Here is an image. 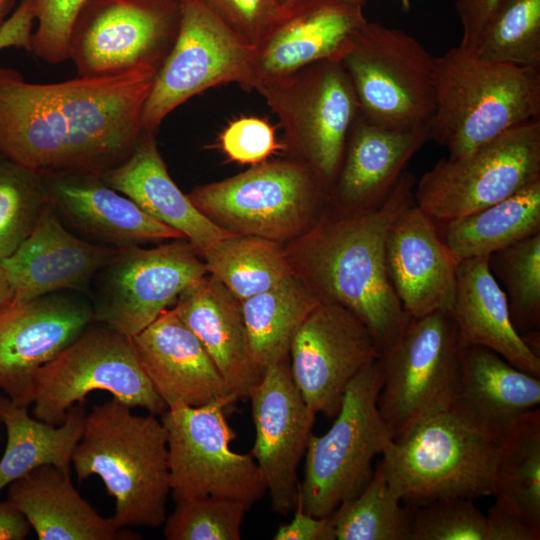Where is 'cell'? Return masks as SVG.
<instances>
[{"mask_svg":"<svg viewBox=\"0 0 540 540\" xmlns=\"http://www.w3.org/2000/svg\"><path fill=\"white\" fill-rule=\"evenodd\" d=\"M366 22L362 6L347 0H299L285 7L281 18L254 46L253 89L321 60L340 61Z\"/></svg>","mask_w":540,"mask_h":540,"instance_id":"obj_20","label":"cell"},{"mask_svg":"<svg viewBox=\"0 0 540 540\" xmlns=\"http://www.w3.org/2000/svg\"><path fill=\"white\" fill-rule=\"evenodd\" d=\"M1 427H2V422H1V418H0V441H1Z\"/></svg>","mask_w":540,"mask_h":540,"instance_id":"obj_54","label":"cell"},{"mask_svg":"<svg viewBox=\"0 0 540 540\" xmlns=\"http://www.w3.org/2000/svg\"><path fill=\"white\" fill-rule=\"evenodd\" d=\"M16 0H0V29L12 14Z\"/></svg>","mask_w":540,"mask_h":540,"instance_id":"obj_51","label":"cell"},{"mask_svg":"<svg viewBox=\"0 0 540 540\" xmlns=\"http://www.w3.org/2000/svg\"><path fill=\"white\" fill-rule=\"evenodd\" d=\"M540 180V119L515 127L458 159L444 157L414 188L436 221L470 215Z\"/></svg>","mask_w":540,"mask_h":540,"instance_id":"obj_12","label":"cell"},{"mask_svg":"<svg viewBox=\"0 0 540 540\" xmlns=\"http://www.w3.org/2000/svg\"><path fill=\"white\" fill-rule=\"evenodd\" d=\"M130 338L143 371L168 408L238 401L174 307Z\"/></svg>","mask_w":540,"mask_h":540,"instance_id":"obj_23","label":"cell"},{"mask_svg":"<svg viewBox=\"0 0 540 540\" xmlns=\"http://www.w3.org/2000/svg\"><path fill=\"white\" fill-rule=\"evenodd\" d=\"M202 256L208 273L240 301L296 272L277 242L254 236L234 234L212 245Z\"/></svg>","mask_w":540,"mask_h":540,"instance_id":"obj_35","label":"cell"},{"mask_svg":"<svg viewBox=\"0 0 540 540\" xmlns=\"http://www.w3.org/2000/svg\"><path fill=\"white\" fill-rule=\"evenodd\" d=\"M540 119V69L483 60L460 46L436 58L430 140L458 159Z\"/></svg>","mask_w":540,"mask_h":540,"instance_id":"obj_4","label":"cell"},{"mask_svg":"<svg viewBox=\"0 0 540 540\" xmlns=\"http://www.w3.org/2000/svg\"><path fill=\"white\" fill-rule=\"evenodd\" d=\"M258 91L279 115L301 162L331 188L359 113L353 86L341 63L318 61Z\"/></svg>","mask_w":540,"mask_h":540,"instance_id":"obj_14","label":"cell"},{"mask_svg":"<svg viewBox=\"0 0 540 540\" xmlns=\"http://www.w3.org/2000/svg\"><path fill=\"white\" fill-rule=\"evenodd\" d=\"M56 293L12 301L0 312V390L22 407L32 405L36 371L95 321L91 304Z\"/></svg>","mask_w":540,"mask_h":540,"instance_id":"obj_19","label":"cell"},{"mask_svg":"<svg viewBox=\"0 0 540 540\" xmlns=\"http://www.w3.org/2000/svg\"><path fill=\"white\" fill-rule=\"evenodd\" d=\"M460 348L451 311L409 318L378 358L377 406L392 439L452 408L459 390Z\"/></svg>","mask_w":540,"mask_h":540,"instance_id":"obj_7","label":"cell"},{"mask_svg":"<svg viewBox=\"0 0 540 540\" xmlns=\"http://www.w3.org/2000/svg\"><path fill=\"white\" fill-rule=\"evenodd\" d=\"M71 465L77 480L96 475L114 498L120 529L158 528L171 492L167 433L156 415H138L111 398L86 415Z\"/></svg>","mask_w":540,"mask_h":540,"instance_id":"obj_3","label":"cell"},{"mask_svg":"<svg viewBox=\"0 0 540 540\" xmlns=\"http://www.w3.org/2000/svg\"><path fill=\"white\" fill-rule=\"evenodd\" d=\"M488 267L506 295L515 330H539L540 232L490 254Z\"/></svg>","mask_w":540,"mask_h":540,"instance_id":"obj_37","label":"cell"},{"mask_svg":"<svg viewBox=\"0 0 540 540\" xmlns=\"http://www.w3.org/2000/svg\"><path fill=\"white\" fill-rule=\"evenodd\" d=\"M280 1H281L282 5H283L284 7H288V6H290V5L294 4V3H296V2L299 1V0H280Z\"/></svg>","mask_w":540,"mask_h":540,"instance_id":"obj_52","label":"cell"},{"mask_svg":"<svg viewBox=\"0 0 540 540\" xmlns=\"http://www.w3.org/2000/svg\"><path fill=\"white\" fill-rule=\"evenodd\" d=\"M179 21V0H89L74 24L69 59L78 77L160 68Z\"/></svg>","mask_w":540,"mask_h":540,"instance_id":"obj_15","label":"cell"},{"mask_svg":"<svg viewBox=\"0 0 540 540\" xmlns=\"http://www.w3.org/2000/svg\"><path fill=\"white\" fill-rule=\"evenodd\" d=\"M379 466L366 487L330 515L337 540H410L413 508L402 507Z\"/></svg>","mask_w":540,"mask_h":540,"instance_id":"obj_36","label":"cell"},{"mask_svg":"<svg viewBox=\"0 0 540 540\" xmlns=\"http://www.w3.org/2000/svg\"><path fill=\"white\" fill-rule=\"evenodd\" d=\"M510 0H456L455 6L462 25L460 47L472 51L493 17Z\"/></svg>","mask_w":540,"mask_h":540,"instance_id":"obj_45","label":"cell"},{"mask_svg":"<svg viewBox=\"0 0 540 540\" xmlns=\"http://www.w3.org/2000/svg\"><path fill=\"white\" fill-rule=\"evenodd\" d=\"M175 503L163 523L168 540H240L241 525L251 507L242 501L212 496Z\"/></svg>","mask_w":540,"mask_h":540,"instance_id":"obj_40","label":"cell"},{"mask_svg":"<svg viewBox=\"0 0 540 540\" xmlns=\"http://www.w3.org/2000/svg\"><path fill=\"white\" fill-rule=\"evenodd\" d=\"M71 467L44 465L8 485L7 500L26 518L39 540H134L74 487Z\"/></svg>","mask_w":540,"mask_h":540,"instance_id":"obj_27","label":"cell"},{"mask_svg":"<svg viewBox=\"0 0 540 540\" xmlns=\"http://www.w3.org/2000/svg\"><path fill=\"white\" fill-rule=\"evenodd\" d=\"M458 262L436 221L416 204L392 225L386 241L387 273L409 318L451 311Z\"/></svg>","mask_w":540,"mask_h":540,"instance_id":"obj_22","label":"cell"},{"mask_svg":"<svg viewBox=\"0 0 540 540\" xmlns=\"http://www.w3.org/2000/svg\"><path fill=\"white\" fill-rule=\"evenodd\" d=\"M339 62L367 120L394 130L429 127L436 108V58L414 37L367 21Z\"/></svg>","mask_w":540,"mask_h":540,"instance_id":"obj_6","label":"cell"},{"mask_svg":"<svg viewBox=\"0 0 540 540\" xmlns=\"http://www.w3.org/2000/svg\"><path fill=\"white\" fill-rule=\"evenodd\" d=\"M460 382L450 409L468 423L501 438L520 415L540 403L539 377L483 346L460 348Z\"/></svg>","mask_w":540,"mask_h":540,"instance_id":"obj_29","label":"cell"},{"mask_svg":"<svg viewBox=\"0 0 540 540\" xmlns=\"http://www.w3.org/2000/svg\"><path fill=\"white\" fill-rule=\"evenodd\" d=\"M349 2H352V3H355V4H358V5H363L367 0H347Z\"/></svg>","mask_w":540,"mask_h":540,"instance_id":"obj_53","label":"cell"},{"mask_svg":"<svg viewBox=\"0 0 540 540\" xmlns=\"http://www.w3.org/2000/svg\"><path fill=\"white\" fill-rule=\"evenodd\" d=\"M180 21L142 111L144 131L154 132L179 105L202 91L235 82L253 89L254 45L228 28L202 0H179Z\"/></svg>","mask_w":540,"mask_h":540,"instance_id":"obj_13","label":"cell"},{"mask_svg":"<svg viewBox=\"0 0 540 540\" xmlns=\"http://www.w3.org/2000/svg\"><path fill=\"white\" fill-rule=\"evenodd\" d=\"M233 404L227 399L199 407L177 404L160 415L174 501L212 496L252 506L267 492L253 457L230 447L235 435L225 410Z\"/></svg>","mask_w":540,"mask_h":540,"instance_id":"obj_11","label":"cell"},{"mask_svg":"<svg viewBox=\"0 0 540 540\" xmlns=\"http://www.w3.org/2000/svg\"><path fill=\"white\" fill-rule=\"evenodd\" d=\"M153 133L143 131L132 153L101 177L151 217L182 233L198 253L203 254L234 233L206 217L177 187L157 149Z\"/></svg>","mask_w":540,"mask_h":540,"instance_id":"obj_28","label":"cell"},{"mask_svg":"<svg viewBox=\"0 0 540 540\" xmlns=\"http://www.w3.org/2000/svg\"><path fill=\"white\" fill-rule=\"evenodd\" d=\"M291 522L280 525L274 540H335L330 516L315 517L306 513L300 498L296 504Z\"/></svg>","mask_w":540,"mask_h":540,"instance_id":"obj_47","label":"cell"},{"mask_svg":"<svg viewBox=\"0 0 540 540\" xmlns=\"http://www.w3.org/2000/svg\"><path fill=\"white\" fill-rule=\"evenodd\" d=\"M159 68L38 84L0 66V158L40 175L102 176L143 133L142 111Z\"/></svg>","mask_w":540,"mask_h":540,"instance_id":"obj_1","label":"cell"},{"mask_svg":"<svg viewBox=\"0 0 540 540\" xmlns=\"http://www.w3.org/2000/svg\"><path fill=\"white\" fill-rule=\"evenodd\" d=\"M416 178L405 171L378 208L324 216L296 249V271L321 301L342 305L370 330L380 352L407 324L388 277L386 241L396 219L415 204Z\"/></svg>","mask_w":540,"mask_h":540,"instance_id":"obj_2","label":"cell"},{"mask_svg":"<svg viewBox=\"0 0 540 540\" xmlns=\"http://www.w3.org/2000/svg\"><path fill=\"white\" fill-rule=\"evenodd\" d=\"M236 35L256 45L276 24L285 7L280 0H202Z\"/></svg>","mask_w":540,"mask_h":540,"instance_id":"obj_43","label":"cell"},{"mask_svg":"<svg viewBox=\"0 0 540 540\" xmlns=\"http://www.w3.org/2000/svg\"><path fill=\"white\" fill-rule=\"evenodd\" d=\"M381 386L377 359L350 382L329 430L311 435L299 495L306 513L330 516L372 478L374 458L392 441L377 406Z\"/></svg>","mask_w":540,"mask_h":540,"instance_id":"obj_8","label":"cell"},{"mask_svg":"<svg viewBox=\"0 0 540 540\" xmlns=\"http://www.w3.org/2000/svg\"><path fill=\"white\" fill-rule=\"evenodd\" d=\"M249 400L256 431L250 455L262 472L272 510L288 515L299 499L297 468L316 414L293 381L289 357L266 368Z\"/></svg>","mask_w":540,"mask_h":540,"instance_id":"obj_18","label":"cell"},{"mask_svg":"<svg viewBox=\"0 0 540 540\" xmlns=\"http://www.w3.org/2000/svg\"><path fill=\"white\" fill-rule=\"evenodd\" d=\"M500 439L448 410L392 439L379 462L392 491L410 507L446 497L493 494Z\"/></svg>","mask_w":540,"mask_h":540,"instance_id":"obj_5","label":"cell"},{"mask_svg":"<svg viewBox=\"0 0 540 540\" xmlns=\"http://www.w3.org/2000/svg\"><path fill=\"white\" fill-rule=\"evenodd\" d=\"M94 391L109 392L156 416L168 409L143 371L131 338L95 321L34 374L32 416L61 425L68 410Z\"/></svg>","mask_w":540,"mask_h":540,"instance_id":"obj_10","label":"cell"},{"mask_svg":"<svg viewBox=\"0 0 540 540\" xmlns=\"http://www.w3.org/2000/svg\"><path fill=\"white\" fill-rule=\"evenodd\" d=\"M31 529L24 515L10 501L0 502V540H23Z\"/></svg>","mask_w":540,"mask_h":540,"instance_id":"obj_49","label":"cell"},{"mask_svg":"<svg viewBox=\"0 0 540 540\" xmlns=\"http://www.w3.org/2000/svg\"><path fill=\"white\" fill-rule=\"evenodd\" d=\"M173 307L200 340L236 399L249 400L263 374L252 356L241 301L208 273L186 288Z\"/></svg>","mask_w":540,"mask_h":540,"instance_id":"obj_26","label":"cell"},{"mask_svg":"<svg viewBox=\"0 0 540 540\" xmlns=\"http://www.w3.org/2000/svg\"><path fill=\"white\" fill-rule=\"evenodd\" d=\"M451 313L459 348L486 347L516 368L540 376V357L515 330L506 295L489 270L488 256L458 262Z\"/></svg>","mask_w":540,"mask_h":540,"instance_id":"obj_30","label":"cell"},{"mask_svg":"<svg viewBox=\"0 0 540 540\" xmlns=\"http://www.w3.org/2000/svg\"><path fill=\"white\" fill-rule=\"evenodd\" d=\"M86 415L84 402H79L68 410L65 421L55 426L29 415L28 407L0 394V418L7 434L0 459V491L38 467H71Z\"/></svg>","mask_w":540,"mask_h":540,"instance_id":"obj_31","label":"cell"},{"mask_svg":"<svg viewBox=\"0 0 540 540\" xmlns=\"http://www.w3.org/2000/svg\"><path fill=\"white\" fill-rule=\"evenodd\" d=\"M467 497L412 507L410 540H486V515Z\"/></svg>","mask_w":540,"mask_h":540,"instance_id":"obj_41","label":"cell"},{"mask_svg":"<svg viewBox=\"0 0 540 540\" xmlns=\"http://www.w3.org/2000/svg\"><path fill=\"white\" fill-rule=\"evenodd\" d=\"M429 140V127L387 129L373 124L359 112L330 190L336 211L363 212L380 207L397 185L410 159Z\"/></svg>","mask_w":540,"mask_h":540,"instance_id":"obj_25","label":"cell"},{"mask_svg":"<svg viewBox=\"0 0 540 540\" xmlns=\"http://www.w3.org/2000/svg\"><path fill=\"white\" fill-rule=\"evenodd\" d=\"M380 354L370 330L353 312L321 301L292 340L291 375L308 407L332 419L350 382Z\"/></svg>","mask_w":540,"mask_h":540,"instance_id":"obj_17","label":"cell"},{"mask_svg":"<svg viewBox=\"0 0 540 540\" xmlns=\"http://www.w3.org/2000/svg\"><path fill=\"white\" fill-rule=\"evenodd\" d=\"M89 0H35L37 28L31 50L36 57L59 64L69 59L74 24Z\"/></svg>","mask_w":540,"mask_h":540,"instance_id":"obj_42","label":"cell"},{"mask_svg":"<svg viewBox=\"0 0 540 540\" xmlns=\"http://www.w3.org/2000/svg\"><path fill=\"white\" fill-rule=\"evenodd\" d=\"M208 274L189 242L120 248L97 274L95 321L132 337L174 306L179 295Z\"/></svg>","mask_w":540,"mask_h":540,"instance_id":"obj_16","label":"cell"},{"mask_svg":"<svg viewBox=\"0 0 540 540\" xmlns=\"http://www.w3.org/2000/svg\"><path fill=\"white\" fill-rule=\"evenodd\" d=\"M540 530V410L517 417L500 438L493 494Z\"/></svg>","mask_w":540,"mask_h":540,"instance_id":"obj_34","label":"cell"},{"mask_svg":"<svg viewBox=\"0 0 540 540\" xmlns=\"http://www.w3.org/2000/svg\"><path fill=\"white\" fill-rule=\"evenodd\" d=\"M320 302L297 272L241 301L252 356L262 374L268 366L289 357L296 332Z\"/></svg>","mask_w":540,"mask_h":540,"instance_id":"obj_33","label":"cell"},{"mask_svg":"<svg viewBox=\"0 0 540 540\" xmlns=\"http://www.w3.org/2000/svg\"><path fill=\"white\" fill-rule=\"evenodd\" d=\"M327 191L303 162L278 161L199 186L188 197L227 231L280 242L318 222Z\"/></svg>","mask_w":540,"mask_h":540,"instance_id":"obj_9","label":"cell"},{"mask_svg":"<svg viewBox=\"0 0 540 540\" xmlns=\"http://www.w3.org/2000/svg\"><path fill=\"white\" fill-rule=\"evenodd\" d=\"M486 540H539L540 530L516 511L494 502L486 515Z\"/></svg>","mask_w":540,"mask_h":540,"instance_id":"obj_46","label":"cell"},{"mask_svg":"<svg viewBox=\"0 0 540 540\" xmlns=\"http://www.w3.org/2000/svg\"><path fill=\"white\" fill-rule=\"evenodd\" d=\"M118 251L74 235L47 200L27 238L0 261L13 301L24 302L58 291L83 289Z\"/></svg>","mask_w":540,"mask_h":540,"instance_id":"obj_21","label":"cell"},{"mask_svg":"<svg viewBox=\"0 0 540 540\" xmlns=\"http://www.w3.org/2000/svg\"><path fill=\"white\" fill-rule=\"evenodd\" d=\"M436 224L458 261L489 256L540 232V180L482 210Z\"/></svg>","mask_w":540,"mask_h":540,"instance_id":"obj_32","label":"cell"},{"mask_svg":"<svg viewBox=\"0 0 540 540\" xmlns=\"http://www.w3.org/2000/svg\"><path fill=\"white\" fill-rule=\"evenodd\" d=\"M41 176L56 214L102 245L120 249L147 241L185 239L108 186L100 175L66 172Z\"/></svg>","mask_w":540,"mask_h":540,"instance_id":"obj_24","label":"cell"},{"mask_svg":"<svg viewBox=\"0 0 540 540\" xmlns=\"http://www.w3.org/2000/svg\"><path fill=\"white\" fill-rule=\"evenodd\" d=\"M46 202L40 174L0 158V260L27 238Z\"/></svg>","mask_w":540,"mask_h":540,"instance_id":"obj_39","label":"cell"},{"mask_svg":"<svg viewBox=\"0 0 540 540\" xmlns=\"http://www.w3.org/2000/svg\"><path fill=\"white\" fill-rule=\"evenodd\" d=\"M35 21V0H22L0 29V51L7 48L30 52Z\"/></svg>","mask_w":540,"mask_h":540,"instance_id":"obj_48","label":"cell"},{"mask_svg":"<svg viewBox=\"0 0 540 540\" xmlns=\"http://www.w3.org/2000/svg\"><path fill=\"white\" fill-rule=\"evenodd\" d=\"M13 301V291L6 273L0 261V312L3 311Z\"/></svg>","mask_w":540,"mask_h":540,"instance_id":"obj_50","label":"cell"},{"mask_svg":"<svg viewBox=\"0 0 540 540\" xmlns=\"http://www.w3.org/2000/svg\"><path fill=\"white\" fill-rule=\"evenodd\" d=\"M221 145L230 159L243 164L259 163L279 148L272 126L256 117L231 122L221 135Z\"/></svg>","mask_w":540,"mask_h":540,"instance_id":"obj_44","label":"cell"},{"mask_svg":"<svg viewBox=\"0 0 540 540\" xmlns=\"http://www.w3.org/2000/svg\"><path fill=\"white\" fill-rule=\"evenodd\" d=\"M471 52L487 61L540 69V0L506 3Z\"/></svg>","mask_w":540,"mask_h":540,"instance_id":"obj_38","label":"cell"}]
</instances>
